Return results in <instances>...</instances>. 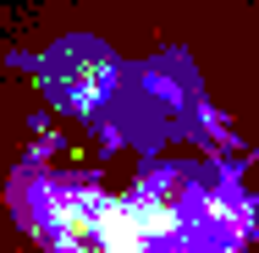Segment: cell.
<instances>
[{
    "instance_id": "obj_1",
    "label": "cell",
    "mask_w": 259,
    "mask_h": 253,
    "mask_svg": "<svg viewBox=\"0 0 259 253\" xmlns=\"http://www.w3.org/2000/svg\"><path fill=\"white\" fill-rule=\"evenodd\" d=\"M66 149V138H55V132H45V138H33V149H28V165H45L50 154Z\"/></svg>"
}]
</instances>
